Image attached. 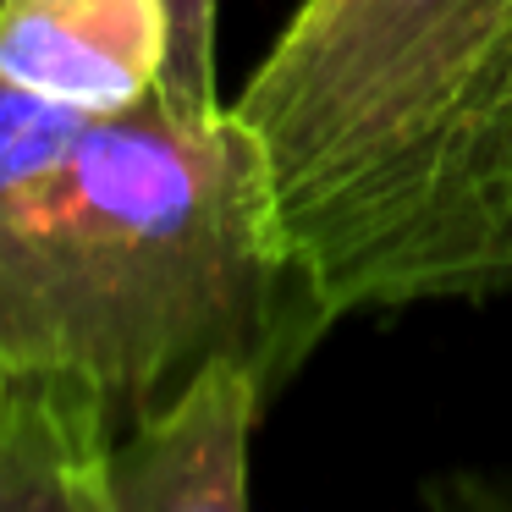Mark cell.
<instances>
[{
  "label": "cell",
  "instance_id": "obj_1",
  "mask_svg": "<svg viewBox=\"0 0 512 512\" xmlns=\"http://www.w3.org/2000/svg\"><path fill=\"white\" fill-rule=\"evenodd\" d=\"M331 331L281 265L232 116L78 111L0 78V364L78 375L116 430L237 353L276 397Z\"/></svg>",
  "mask_w": 512,
  "mask_h": 512
},
{
  "label": "cell",
  "instance_id": "obj_2",
  "mask_svg": "<svg viewBox=\"0 0 512 512\" xmlns=\"http://www.w3.org/2000/svg\"><path fill=\"white\" fill-rule=\"evenodd\" d=\"M226 116L331 325L512 292V0H303Z\"/></svg>",
  "mask_w": 512,
  "mask_h": 512
},
{
  "label": "cell",
  "instance_id": "obj_3",
  "mask_svg": "<svg viewBox=\"0 0 512 512\" xmlns=\"http://www.w3.org/2000/svg\"><path fill=\"white\" fill-rule=\"evenodd\" d=\"M270 402L254 358L221 353L193 369L111 452V512H243L248 435Z\"/></svg>",
  "mask_w": 512,
  "mask_h": 512
},
{
  "label": "cell",
  "instance_id": "obj_4",
  "mask_svg": "<svg viewBox=\"0 0 512 512\" xmlns=\"http://www.w3.org/2000/svg\"><path fill=\"white\" fill-rule=\"evenodd\" d=\"M166 0H0V78L78 111H122L160 89Z\"/></svg>",
  "mask_w": 512,
  "mask_h": 512
},
{
  "label": "cell",
  "instance_id": "obj_5",
  "mask_svg": "<svg viewBox=\"0 0 512 512\" xmlns=\"http://www.w3.org/2000/svg\"><path fill=\"white\" fill-rule=\"evenodd\" d=\"M116 413L56 369L0 375V512H111Z\"/></svg>",
  "mask_w": 512,
  "mask_h": 512
},
{
  "label": "cell",
  "instance_id": "obj_6",
  "mask_svg": "<svg viewBox=\"0 0 512 512\" xmlns=\"http://www.w3.org/2000/svg\"><path fill=\"white\" fill-rule=\"evenodd\" d=\"M215 12H221V0H166L171 50L166 72H160V100L171 105V116L193 127L226 116L221 94H215Z\"/></svg>",
  "mask_w": 512,
  "mask_h": 512
},
{
  "label": "cell",
  "instance_id": "obj_7",
  "mask_svg": "<svg viewBox=\"0 0 512 512\" xmlns=\"http://www.w3.org/2000/svg\"><path fill=\"white\" fill-rule=\"evenodd\" d=\"M0 375H6V364H0Z\"/></svg>",
  "mask_w": 512,
  "mask_h": 512
}]
</instances>
